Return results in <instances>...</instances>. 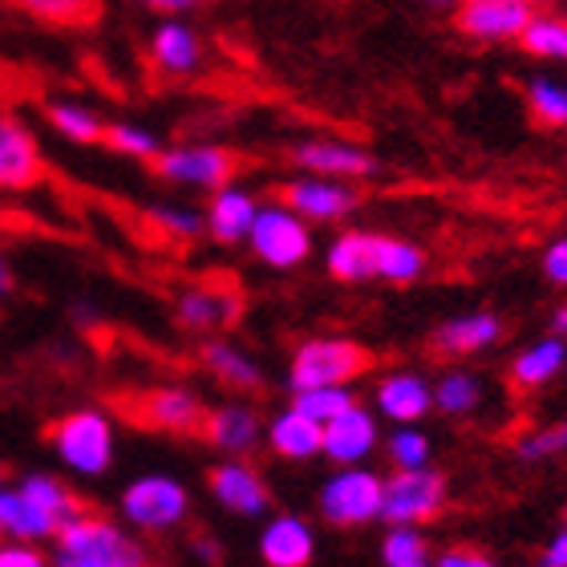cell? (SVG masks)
I'll return each instance as SVG.
<instances>
[{
    "label": "cell",
    "mask_w": 567,
    "mask_h": 567,
    "mask_svg": "<svg viewBox=\"0 0 567 567\" xmlns=\"http://www.w3.org/2000/svg\"><path fill=\"white\" fill-rule=\"evenodd\" d=\"M378 556L385 567H425L434 564V551H430V539L422 535V527L414 523H390V532L381 535Z\"/></svg>",
    "instance_id": "obj_30"
},
{
    "label": "cell",
    "mask_w": 567,
    "mask_h": 567,
    "mask_svg": "<svg viewBox=\"0 0 567 567\" xmlns=\"http://www.w3.org/2000/svg\"><path fill=\"white\" fill-rule=\"evenodd\" d=\"M425 9H437V12H446V9H454V4H458V0H422Z\"/></svg>",
    "instance_id": "obj_49"
},
{
    "label": "cell",
    "mask_w": 567,
    "mask_h": 567,
    "mask_svg": "<svg viewBox=\"0 0 567 567\" xmlns=\"http://www.w3.org/2000/svg\"><path fill=\"white\" fill-rule=\"evenodd\" d=\"M532 4H556V0H532Z\"/></svg>",
    "instance_id": "obj_51"
},
{
    "label": "cell",
    "mask_w": 567,
    "mask_h": 567,
    "mask_svg": "<svg viewBox=\"0 0 567 567\" xmlns=\"http://www.w3.org/2000/svg\"><path fill=\"white\" fill-rule=\"evenodd\" d=\"M17 483H21L24 491H29V495H33L58 523H70L78 511H85L82 498L73 495L61 478H53V474H24V478H17ZM58 532H61V527H58Z\"/></svg>",
    "instance_id": "obj_35"
},
{
    "label": "cell",
    "mask_w": 567,
    "mask_h": 567,
    "mask_svg": "<svg viewBox=\"0 0 567 567\" xmlns=\"http://www.w3.org/2000/svg\"><path fill=\"white\" fill-rule=\"evenodd\" d=\"M199 434L207 437V446L227 454V458H244V454H251V450L260 446L264 422L256 417L251 405L227 402V405H219V410H207Z\"/></svg>",
    "instance_id": "obj_16"
},
{
    "label": "cell",
    "mask_w": 567,
    "mask_h": 567,
    "mask_svg": "<svg viewBox=\"0 0 567 567\" xmlns=\"http://www.w3.org/2000/svg\"><path fill=\"white\" fill-rule=\"evenodd\" d=\"M381 442V425L378 414L365 410L361 402H353L349 410H341L337 417L324 422L320 430V454L337 466H353V462H365Z\"/></svg>",
    "instance_id": "obj_12"
},
{
    "label": "cell",
    "mask_w": 567,
    "mask_h": 567,
    "mask_svg": "<svg viewBox=\"0 0 567 567\" xmlns=\"http://www.w3.org/2000/svg\"><path fill=\"white\" fill-rule=\"evenodd\" d=\"M260 559L268 567H308L317 559V535L300 515H272L260 532Z\"/></svg>",
    "instance_id": "obj_20"
},
{
    "label": "cell",
    "mask_w": 567,
    "mask_h": 567,
    "mask_svg": "<svg viewBox=\"0 0 567 567\" xmlns=\"http://www.w3.org/2000/svg\"><path fill=\"white\" fill-rule=\"evenodd\" d=\"M0 567H45L41 544H29V539H9V535H0Z\"/></svg>",
    "instance_id": "obj_41"
},
{
    "label": "cell",
    "mask_w": 567,
    "mask_h": 567,
    "mask_svg": "<svg viewBox=\"0 0 567 567\" xmlns=\"http://www.w3.org/2000/svg\"><path fill=\"white\" fill-rule=\"evenodd\" d=\"M292 163L308 175H329V178H369L378 175V158L357 146V142H337V138H308L292 146Z\"/></svg>",
    "instance_id": "obj_14"
},
{
    "label": "cell",
    "mask_w": 567,
    "mask_h": 567,
    "mask_svg": "<svg viewBox=\"0 0 567 567\" xmlns=\"http://www.w3.org/2000/svg\"><path fill=\"white\" fill-rule=\"evenodd\" d=\"M53 564L58 567H142L146 547L131 535L126 523H114L97 511H78L53 535Z\"/></svg>",
    "instance_id": "obj_1"
},
{
    "label": "cell",
    "mask_w": 567,
    "mask_h": 567,
    "mask_svg": "<svg viewBox=\"0 0 567 567\" xmlns=\"http://www.w3.org/2000/svg\"><path fill=\"white\" fill-rule=\"evenodd\" d=\"M544 567H567V523L559 527V535L544 547Z\"/></svg>",
    "instance_id": "obj_44"
},
{
    "label": "cell",
    "mask_w": 567,
    "mask_h": 567,
    "mask_svg": "<svg viewBox=\"0 0 567 567\" xmlns=\"http://www.w3.org/2000/svg\"><path fill=\"white\" fill-rule=\"evenodd\" d=\"M385 454H390L393 466H425L434 450H430V437L417 430V422H410L385 437Z\"/></svg>",
    "instance_id": "obj_39"
},
{
    "label": "cell",
    "mask_w": 567,
    "mask_h": 567,
    "mask_svg": "<svg viewBox=\"0 0 567 567\" xmlns=\"http://www.w3.org/2000/svg\"><path fill=\"white\" fill-rule=\"evenodd\" d=\"M373 353L365 344L344 337H312L288 361V390H312V385H353L369 373Z\"/></svg>",
    "instance_id": "obj_4"
},
{
    "label": "cell",
    "mask_w": 567,
    "mask_h": 567,
    "mask_svg": "<svg viewBox=\"0 0 567 567\" xmlns=\"http://www.w3.org/2000/svg\"><path fill=\"white\" fill-rule=\"evenodd\" d=\"M12 284H17V276H12V264H9V256L0 251V300H9Z\"/></svg>",
    "instance_id": "obj_46"
},
{
    "label": "cell",
    "mask_w": 567,
    "mask_h": 567,
    "mask_svg": "<svg viewBox=\"0 0 567 567\" xmlns=\"http://www.w3.org/2000/svg\"><path fill=\"white\" fill-rule=\"evenodd\" d=\"M151 163L154 175L175 187L215 190L236 178V154L224 146H163Z\"/></svg>",
    "instance_id": "obj_8"
},
{
    "label": "cell",
    "mask_w": 567,
    "mask_h": 567,
    "mask_svg": "<svg viewBox=\"0 0 567 567\" xmlns=\"http://www.w3.org/2000/svg\"><path fill=\"white\" fill-rule=\"evenodd\" d=\"M320 430L324 425L312 422L308 414H300L296 405H288V410H280V414L268 422V446H272L276 458L284 462H308L320 454Z\"/></svg>",
    "instance_id": "obj_24"
},
{
    "label": "cell",
    "mask_w": 567,
    "mask_h": 567,
    "mask_svg": "<svg viewBox=\"0 0 567 567\" xmlns=\"http://www.w3.org/2000/svg\"><path fill=\"white\" fill-rule=\"evenodd\" d=\"M61 523L37 503L21 483L0 486V535L9 539H29V544H45L58 535Z\"/></svg>",
    "instance_id": "obj_22"
},
{
    "label": "cell",
    "mask_w": 567,
    "mask_h": 567,
    "mask_svg": "<svg viewBox=\"0 0 567 567\" xmlns=\"http://www.w3.org/2000/svg\"><path fill=\"white\" fill-rule=\"evenodd\" d=\"M146 219L158 236L175 239V244H190V239L207 236V215L199 207H187V203H154Z\"/></svg>",
    "instance_id": "obj_34"
},
{
    "label": "cell",
    "mask_w": 567,
    "mask_h": 567,
    "mask_svg": "<svg viewBox=\"0 0 567 567\" xmlns=\"http://www.w3.org/2000/svg\"><path fill=\"white\" fill-rule=\"evenodd\" d=\"M102 142H106L114 154H122V158H138V163H151L154 154L163 151V138H158L151 126H142V122H110Z\"/></svg>",
    "instance_id": "obj_36"
},
{
    "label": "cell",
    "mask_w": 567,
    "mask_h": 567,
    "mask_svg": "<svg viewBox=\"0 0 567 567\" xmlns=\"http://www.w3.org/2000/svg\"><path fill=\"white\" fill-rule=\"evenodd\" d=\"M324 268L341 284L373 280V231H341L324 251Z\"/></svg>",
    "instance_id": "obj_27"
},
{
    "label": "cell",
    "mask_w": 567,
    "mask_h": 567,
    "mask_svg": "<svg viewBox=\"0 0 567 567\" xmlns=\"http://www.w3.org/2000/svg\"><path fill=\"white\" fill-rule=\"evenodd\" d=\"M212 486V498L219 503L224 511L231 515H244V519H264L268 511H272V486L264 483V474L256 466L239 458H227L219 462L207 478Z\"/></svg>",
    "instance_id": "obj_11"
},
{
    "label": "cell",
    "mask_w": 567,
    "mask_h": 567,
    "mask_svg": "<svg viewBox=\"0 0 567 567\" xmlns=\"http://www.w3.org/2000/svg\"><path fill=\"white\" fill-rule=\"evenodd\" d=\"M515 454H519L523 462L559 458V454H567V422L544 425V430H535V434L519 437V442H515Z\"/></svg>",
    "instance_id": "obj_40"
},
{
    "label": "cell",
    "mask_w": 567,
    "mask_h": 567,
    "mask_svg": "<svg viewBox=\"0 0 567 567\" xmlns=\"http://www.w3.org/2000/svg\"><path fill=\"white\" fill-rule=\"evenodd\" d=\"M519 45L539 61H567V17L559 12H532L523 24Z\"/></svg>",
    "instance_id": "obj_31"
},
{
    "label": "cell",
    "mask_w": 567,
    "mask_h": 567,
    "mask_svg": "<svg viewBox=\"0 0 567 567\" xmlns=\"http://www.w3.org/2000/svg\"><path fill=\"white\" fill-rule=\"evenodd\" d=\"M49 446L58 454V462L65 471L82 474V478H102L114 466V417L102 410H73L65 414L53 434Z\"/></svg>",
    "instance_id": "obj_2"
},
{
    "label": "cell",
    "mask_w": 567,
    "mask_h": 567,
    "mask_svg": "<svg viewBox=\"0 0 567 567\" xmlns=\"http://www.w3.org/2000/svg\"><path fill=\"white\" fill-rule=\"evenodd\" d=\"M151 61L154 70L166 78H190L203 65V41L187 21H178V12H166L163 24H154L151 33Z\"/></svg>",
    "instance_id": "obj_17"
},
{
    "label": "cell",
    "mask_w": 567,
    "mask_h": 567,
    "mask_svg": "<svg viewBox=\"0 0 567 567\" xmlns=\"http://www.w3.org/2000/svg\"><path fill=\"white\" fill-rule=\"evenodd\" d=\"M320 519L337 527V532H357L381 519V474L353 462V466H337L332 478H324L317 498Z\"/></svg>",
    "instance_id": "obj_5"
},
{
    "label": "cell",
    "mask_w": 567,
    "mask_h": 567,
    "mask_svg": "<svg viewBox=\"0 0 567 567\" xmlns=\"http://www.w3.org/2000/svg\"><path fill=\"white\" fill-rule=\"evenodd\" d=\"M4 483H9V471H4V466H0V486H4Z\"/></svg>",
    "instance_id": "obj_50"
},
{
    "label": "cell",
    "mask_w": 567,
    "mask_h": 567,
    "mask_svg": "<svg viewBox=\"0 0 567 567\" xmlns=\"http://www.w3.org/2000/svg\"><path fill=\"white\" fill-rule=\"evenodd\" d=\"M567 369V337L551 332V337H539L535 344H527L523 353H515L511 361V381L519 390H539L547 381H556Z\"/></svg>",
    "instance_id": "obj_26"
},
{
    "label": "cell",
    "mask_w": 567,
    "mask_h": 567,
    "mask_svg": "<svg viewBox=\"0 0 567 567\" xmlns=\"http://www.w3.org/2000/svg\"><path fill=\"white\" fill-rule=\"evenodd\" d=\"M527 106L544 126H567V85L539 73L527 82Z\"/></svg>",
    "instance_id": "obj_38"
},
{
    "label": "cell",
    "mask_w": 567,
    "mask_h": 567,
    "mask_svg": "<svg viewBox=\"0 0 567 567\" xmlns=\"http://www.w3.org/2000/svg\"><path fill=\"white\" fill-rule=\"evenodd\" d=\"M446 507V474L425 466H393L381 478V523H422L437 519Z\"/></svg>",
    "instance_id": "obj_7"
},
{
    "label": "cell",
    "mask_w": 567,
    "mask_h": 567,
    "mask_svg": "<svg viewBox=\"0 0 567 567\" xmlns=\"http://www.w3.org/2000/svg\"><path fill=\"white\" fill-rule=\"evenodd\" d=\"M357 402L353 385H312V390H292V405L300 410V414H308L312 422H329V417H337L341 410H349V405Z\"/></svg>",
    "instance_id": "obj_37"
},
{
    "label": "cell",
    "mask_w": 567,
    "mask_h": 567,
    "mask_svg": "<svg viewBox=\"0 0 567 567\" xmlns=\"http://www.w3.org/2000/svg\"><path fill=\"white\" fill-rule=\"evenodd\" d=\"M373 402H378L381 417H390L398 425L422 422L434 410V381H425L414 369H398L390 378H381Z\"/></svg>",
    "instance_id": "obj_19"
},
{
    "label": "cell",
    "mask_w": 567,
    "mask_h": 567,
    "mask_svg": "<svg viewBox=\"0 0 567 567\" xmlns=\"http://www.w3.org/2000/svg\"><path fill=\"white\" fill-rule=\"evenodd\" d=\"M256 260H264L276 272H292L312 256V224L305 215H296L288 203H264L256 219H251V231L244 239Z\"/></svg>",
    "instance_id": "obj_6"
},
{
    "label": "cell",
    "mask_w": 567,
    "mask_h": 567,
    "mask_svg": "<svg viewBox=\"0 0 567 567\" xmlns=\"http://www.w3.org/2000/svg\"><path fill=\"white\" fill-rule=\"evenodd\" d=\"M45 118L61 138L78 142V146H94V142H102V134H106V122L97 118L85 102H53V106L45 110Z\"/></svg>",
    "instance_id": "obj_33"
},
{
    "label": "cell",
    "mask_w": 567,
    "mask_h": 567,
    "mask_svg": "<svg viewBox=\"0 0 567 567\" xmlns=\"http://www.w3.org/2000/svg\"><path fill=\"white\" fill-rule=\"evenodd\" d=\"M203 369L212 373L219 385L239 393H260L264 390V369L260 361L244 349H236L231 341H207L203 344Z\"/></svg>",
    "instance_id": "obj_25"
},
{
    "label": "cell",
    "mask_w": 567,
    "mask_h": 567,
    "mask_svg": "<svg viewBox=\"0 0 567 567\" xmlns=\"http://www.w3.org/2000/svg\"><path fill=\"white\" fill-rule=\"evenodd\" d=\"M486 398V385L471 369H446L434 381V410L446 417H471Z\"/></svg>",
    "instance_id": "obj_29"
},
{
    "label": "cell",
    "mask_w": 567,
    "mask_h": 567,
    "mask_svg": "<svg viewBox=\"0 0 567 567\" xmlns=\"http://www.w3.org/2000/svg\"><path fill=\"white\" fill-rule=\"evenodd\" d=\"M142 9H154V12H187L195 0H138Z\"/></svg>",
    "instance_id": "obj_45"
},
{
    "label": "cell",
    "mask_w": 567,
    "mask_h": 567,
    "mask_svg": "<svg viewBox=\"0 0 567 567\" xmlns=\"http://www.w3.org/2000/svg\"><path fill=\"white\" fill-rule=\"evenodd\" d=\"M134 414L163 434H199L207 405L190 385H154L138 398Z\"/></svg>",
    "instance_id": "obj_13"
},
{
    "label": "cell",
    "mask_w": 567,
    "mask_h": 567,
    "mask_svg": "<svg viewBox=\"0 0 567 567\" xmlns=\"http://www.w3.org/2000/svg\"><path fill=\"white\" fill-rule=\"evenodd\" d=\"M425 272V251L417 244H405L398 236L373 231V280L385 284H414Z\"/></svg>",
    "instance_id": "obj_28"
},
{
    "label": "cell",
    "mask_w": 567,
    "mask_h": 567,
    "mask_svg": "<svg viewBox=\"0 0 567 567\" xmlns=\"http://www.w3.org/2000/svg\"><path fill=\"white\" fill-rule=\"evenodd\" d=\"M532 0H458L454 4V21L474 41L503 45V41H519L523 24L532 21Z\"/></svg>",
    "instance_id": "obj_10"
},
{
    "label": "cell",
    "mask_w": 567,
    "mask_h": 567,
    "mask_svg": "<svg viewBox=\"0 0 567 567\" xmlns=\"http://www.w3.org/2000/svg\"><path fill=\"white\" fill-rule=\"evenodd\" d=\"M24 17L41 24H58V29H82L94 24L102 12V0H12Z\"/></svg>",
    "instance_id": "obj_32"
},
{
    "label": "cell",
    "mask_w": 567,
    "mask_h": 567,
    "mask_svg": "<svg viewBox=\"0 0 567 567\" xmlns=\"http://www.w3.org/2000/svg\"><path fill=\"white\" fill-rule=\"evenodd\" d=\"M260 212V199L251 195L248 187H236V183H224V187L212 190V203H207V236L215 244H244L251 231V219Z\"/></svg>",
    "instance_id": "obj_21"
},
{
    "label": "cell",
    "mask_w": 567,
    "mask_h": 567,
    "mask_svg": "<svg viewBox=\"0 0 567 567\" xmlns=\"http://www.w3.org/2000/svg\"><path fill=\"white\" fill-rule=\"evenodd\" d=\"M280 203H288L296 215H305L308 224H337L344 215L357 212V187L349 178H329V175H305L292 178L280 187Z\"/></svg>",
    "instance_id": "obj_9"
},
{
    "label": "cell",
    "mask_w": 567,
    "mask_h": 567,
    "mask_svg": "<svg viewBox=\"0 0 567 567\" xmlns=\"http://www.w3.org/2000/svg\"><path fill=\"white\" fill-rule=\"evenodd\" d=\"M551 332H559V337H567V305H559L556 312H551Z\"/></svg>",
    "instance_id": "obj_48"
},
{
    "label": "cell",
    "mask_w": 567,
    "mask_h": 567,
    "mask_svg": "<svg viewBox=\"0 0 567 567\" xmlns=\"http://www.w3.org/2000/svg\"><path fill=\"white\" fill-rule=\"evenodd\" d=\"M118 515L131 532L166 535L183 527L190 515V491L175 474H142L118 498Z\"/></svg>",
    "instance_id": "obj_3"
},
{
    "label": "cell",
    "mask_w": 567,
    "mask_h": 567,
    "mask_svg": "<svg viewBox=\"0 0 567 567\" xmlns=\"http://www.w3.org/2000/svg\"><path fill=\"white\" fill-rule=\"evenodd\" d=\"M437 567H491L495 559L483 556L478 547H446L442 556H434Z\"/></svg>",
    "instance_id": "obj_43"
},
{
    "label": "cell",
    "mask_w": 567,
    "mask_h": 567,
    "mask_svg": "<svg viewBox=\"0 0 567 567\" xmlns=\"http://www.w3.org/2000/svg\"><path fill=\"white\" fill-rule=\"evenodd\" d=\"M544 276L556 288H567V236L556 239V244H547L544 251Z\"/></svg>",
    "instance_id": "obj_42"
},
{
    "label": "cell",
    "mask_w": 567,
    "mask_h": 567,
    "mask_svg": "<svg viewBox=\"0 0 567 567\" xmlns=\"http://www.w3.org/2000/svg\"><path fill=\"white\" fill-rule=\"evenodd\" d=\"M503 341V320L495 312H466V317H454L446 324H437L430 344H434V353L442 357H474V353H486V349H495Z\"/></svg>",
    "instance_id": "obj_23"
},
{
    "label": "cell",
    "mask_w": 567,
    "mask_h": 567,
    "mask_svg": "<svg viewBox=\"0 0 567 567\" xmlns=\"http://www.w3.org/2000/svg\"><path fill=\"white\" fill-rule=\"evenodd\" d=\"M41 146L17 114L0 110V190H24L41 178Z\"/></svg>",
    "instance_id": "obj_15"
},
{
    "label": "cell",
    "mask_w": 567,
    "mask_h": 567,
    "mask_svg": "<svg viewBox=\"0 0 567 567\" xmlns=\"http://www.w3.org/2000/svg\"><path fill=\"white\" fill-rule=\"evenodd\" d=\"M239 317V296L215 284H190L175 296V320L187 332H215L227 329Z\"/></svg>",
    "instance_id": "obj_18"
},
{
    "label": "cell",
    "mask_w": 567,
    "mask_h": 567,
    "mask_svg": "<svg viewBox=\"0 0 567 567\" xmlns=\"http://www.w3.org/2000/svg\"><path fill=\"white\" fill-rule=\"evenodd\" d=\"M195 551H199V559H207V564H215V559H224V551L212 544V539H195Z\"/></svg>",
    "instance_id": "obj_47"
}]
</instances>
